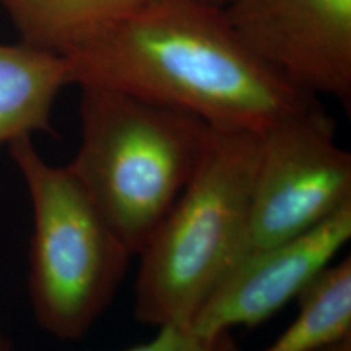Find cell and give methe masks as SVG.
I'll use <instances>...</instances> for the list:
<instances>
[{
	"mask_svg": "<svg viewBox=\"0 0 351 351\" xmlns=\"http://www.w3.org/2000/svg\"><path fill=\"white\" fill-rule=\"evenodd\" d=\"M72 85L104 86L261 130L315 103L263 64L207 0H153L64 56Z\"/></svg>",
	"mask_w": 351,
	"mask_h": 351,
	"instance_id": "6da1fadb",
	"label": "cell"
},
{
	"mask_svg": "<svg viewBox=\"0 0 351 351\" xmlns=\"http://www.w3.org/2000/svg\"><path fill=\"white\" fill-rule=\"evenodd\" d=\"M80 88V145L67 166L135 257L191 181L212 125L125 91Z\"/></svg>",
	"mask_w": 351,
	"mask_h": 351,
	"instance_id": "7a4b0ae2",
	"label": "cell"
},
{
	"mask_svg": "<svg viewBox=\"0 0 351 351\" xmlns=\"http://www.w3.org/2000/svg\"><path fill=\"white\" fill-rule=\"evenodd\" d=\"M258 130L213 127L195 173L138 254L135 317L189 326L238 257L247 225Z\"/></svg>",
	"mask_w": 351,
	"mask_h": 351,
	"instance_id": "3957f363",
	"label": "cell"
},
{
	"mask_svg": "<svg viewBox=\"0 0 351 351\" xmlns=\"http://www.w3.org/2000/svg\"><path fill=\"white\" fill-rule=\"evenodd\" d=\"M7 147L33 212L28 293L34 317L56 339L77 341L112 302L134 256L67 165L47 163L32 137Z\"/></svg>",
	"mask_w": 351,
	"mask_h": 351,
	"instance_id": "277c9868",
	"label": "cell"
},
{
	"mask_svg": "<svg viewBox=\"0 0 351 351\" xmlns=\"http://www.w3.org/2000/svg\"><path fill=\"white\" fill-rule=\"evenodd\" d=\"M351 205V155L317 101L258 130L247 225L234 263Z\"/></svg>",
	"mask_w": 351,
	"mask_h": 351,
	"instance_id": "5b68a950",
	"label": "cell"
},
{
	"mask_svg": "<svg viewBox=\"0 0 351 351\" xmlns=\"http://www.w3.org/2000/svg\"><path fill=\"white\" fill-rule=\"evenodd\" d=\"M231 28L298 90L351 101V0H230Z\"/></svg>",
	"mask_w": 351,
	"mask_h": 351,
	"instance_id": "8992f818",
	"label": "cell"
},
{
	"mask_svg": "<svg viewBox=\"0 0 351 351\" xmlns=\"http://www.w3.org/2000/svg\"><path fill=\"white\" fill-rule=\"evenodd\" d=\"M351 239V205L309 231L232 263L189 327L218 335L257 327L298 300L332 265Z\"/></svg>",
	"mask_w": 351,
	"mask_h": 351,
	"instance_id": "52a82bcc",
	"label": "cell"
},
{
	"mask_svg": "<svg viewBox=\"0 0 351 351\" xmlns=\"http://www.w3.org/2000/svg\"><path fill=\"white\" fill-rule=\"evenodd\" d=\"M67 85L72 70L64 57L21 41L0 43V147L52 132V106Z\"/></svg>",
	"mask_w": 351,
	"mask_h": 351,
	"instance_id": "ba28073f",
	"label": "cell"
},
{
	"mask_svg": "<svg viewBox=\"0 0 351 351\" xmlns=\"http://www.w3.org/2000/svg\"><path fill=\"white\" fill-rule=\"evenodd\" d=\"M153 0H0L21 43L64 56Z\"/></svg>",
	"mask_w": 351,
	"mask_h": 351,
	"instance_id": "9c48e42d",
	"label": "cell"
},
{
	"mask_svg": "<svg viewBox=\"0 0 351 351\" xmlns=\"http://www.w3.org/2000/svg\"><path fill=\"white\" fill-rule=\"evenodd\" d=\"M296 302L295 320L263 351H317L351 335V258L328 267Z\"/></svg>",
	"mask_w": 351,
	"mask_h": 351,
	"instance_id": "30bf717a",
	"label": "cell"
},
{
	"mask_svg": "<svg viewBox=\"0 0 351 351\" xmlns=\"http://www.w3.org/2000/svg\"><path fill=\"white\" fill-rule=\"evenodd\" d=\"M125 351H241V348L231 332L202 335L189 326L169 324L158 327L153 339Z\"/></svg>",
	"mask_w": 351,
	"mask_h": 351,
	"instance_id": "8fae6325",
	"label": "cell"
},
{
	"mask_svg": "<svg viewBox=\"0 0 351 351\" xmlns=\"http://www.w3.org/2000/svg\"><path fill=\"white\" fill-rule=\"evenodd\" d=\"M317 351H351V335L341 337V339L332 341Z\"/></svg>",
	"mask_w": 351,
	"mask_h": 351,
	"instance_id": "7c38bea8",
	"label": "cell"
},
{
	"mask_svg": "<svg viewBox=\"0 0 351 351\" xmlns=\"http://www.w3.org/2000/svg\"><path fill=\"white\" fill-rule=\"evenodd\" d=\"M0 351H12L10 341H8L5 333L2 332V328H0Z\"/></svg>",
	"mask_w": 351,
	"mask_h": 351,
	"instance_id": "4fadbf2b",
	"label": "cell"
},
{
	"mask_svg": "<svg viewBox=\"0 0 351 351\" xmlns=\"http://www.w3.org/2000/svg\"><path fill=\"white\" fill-rule=\"evenodd\" d=\"M207 2L213 3V5H217V7H225L230 0H207Z\"/></svg>",
	"mask_w": 351,
	"mask_h": 351,
	"instance_id": "5bb4252c",
	"label": "cell"
}]
</instances>
